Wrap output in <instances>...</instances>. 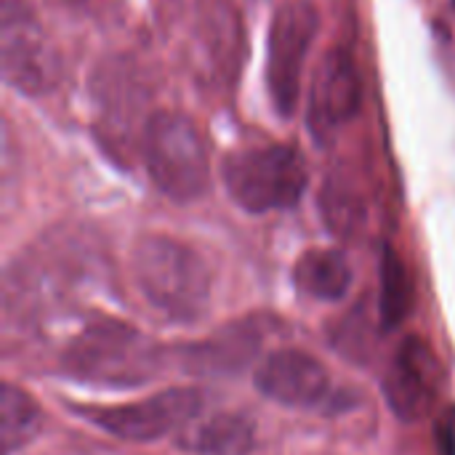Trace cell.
Masks as SVG:
<instances>
[{
    "label": "cell",
    "instance_id": "obj_1",
    "mask_svg": "<svg viewBox=\"0 0 455 455\" xmlns=\"http://www.w3.org/2000/svg\"><path fill=\"white\" fill-rule=\"evenodd\" d=\"M104 272L99 240L85 229H56L24 253L5 275V315L19 320H40L75 293L85 280Z\"/></svg>",
    "mask_w": 455,
    "mask_h": 455
},
{
    "label": "cell",
    "instance_id": "obj_2",
    "mask_svg": "<svg viewBox=\"0 0 455 455\" xmlns=\"http://www.w3.org/2000/svg\"><path fill=\"white\" fill-rule=\"evenodd\" d=\"M131 272L144 301L173 323H197L211 304V272L181 240L144 235L131 253Z\"/></svg>",
    "mask_w": 455,
    "mask_h": 455
},
{
    "label": "cell",
    "instance_id": "obj_3",
    "mask_svg": "<svg viewBox=\"0 0 455 455\" xmlns=\"http://www.w3.org/2000/svg\"><path fill=\"white\" fill-rule=\"evenodd\" d=\"M61 368L67 376L101 387H141L157 376L160 347L112 317L91 320L64 349Z\"/></svg>",
    "mask_w": 455,
    "mask_h": 455
},
{
    "label": "cell",
    "instance_id": "obj_4",
    "mask_svg": "<svg viewBox=\"0 0 455 455\" xmlns=\"http://www.w3.org/2000/svg\"><path fill=\"white\" fill-rule=\"evenodd\" d=\"M139 155L152 184L173 203H195L211 187V157L195 120L157 109L144 120Z\"/></svg>",
    "mask_w": 455,
    "mask_h": 455
},
{
    "label": "cell",
    "instance_id": "obj_5",
    "mask_svg": "<svg viewBox=\"0 0 455 455\" xmlns=\"http://www.w3.org/2000/svg\"><path fill=\"white\" fill-rule=\"evenodd\" d=\"M221 181L235 205L248 213H269L299 205L309 184V171L293 147L267 144L227 155Z\"/></svg>",
    "mask_w": 455,
    "mask_h": 455
},
{
    "label": "cell",
    "instance_id": "obj_6",
    "mask_svg": "<svg viewBox=\"0 0 455 455\" xmlns=\"http://www.w3.org/2000/svg\"><path fill=\"white\" fill-rule=\"evenodd\" d=\"M0 67L3 80L32 99L48 96L61 80V56L27 0H3Z\"/></svg>",
    "mask_w": 455,
    "mask_h": 455
},
{
    "label": "cell",
    "instance_id": "obj_7",
    "mask_svg": "<svg viewBox=\"0 0 455 455\" xmlns=\"http://www.w3.org/2000/svg\"><path fill=\"white\" fill-rule=\"evenodd\" d=\"M317 29H320V16L309 0H285L269 21L267 91L275 109L283 117H291L296 112L304 67L312 43L317 37Z\"/></svg>",
    "mask_w": 455,
    "mask_h": 455
},
{
    "label": "cell",
    "instance_id": "obj_8",
    "mask_svg": "<svg viewBox=\"0 0 455 455\" xmlns=\"http://www.w3.org/2000/svg\"><path fill=\"white\" fill-rule=\"evenodd\" d=\"M259 392L285 408L339 413L352 405L347 392H339L328 368L304 349H280L269 355L256 371Z\"/></svg>",
    "mask_w": 455,
    "mask_h": 455
},
{
    "label": "cell",
    "instance_id": "obj_9",
    "mask_svg": "<svg viewBox=\"0 0 455 455\" xmlns=\"http://www.w3.org/2000/svg\"><path fill=\"white\" fill-rule=\"evenodd\" d=\"M203 397L197 389H165L160 395L112 405V408H85L83 416L99 429L128 443H152L173 432H181L200 416Z\"/></svg>",
    "mask_w": 455,
    "mask_h": 455
},
{
    "label": "cell",
    "instance_id": "obj_10",
    "mask_svg": "<svg viewBox=\"0 0 455 455\" xmlns=\"http://www.w3.org/2000/svg\"><path fill=\"white\" fill-rule=\"evenodd\" d=\"M363 107V77L349 48H331L312 77L307 96V125L317 141L333 139Z\"/></svg>",
    "mask_w": 455,
    "mask_h": 455
},
{
    "label": "cell",
    "instance_id": "obj_11",
    "mask_svg": "<svg viewBox=\"0 0 455 455\" xmlns=\"http://www.w3.org/2000/svg\"><path fill=\"white\" fill-rule=\"evenodd\" d=\"M443 365L435 349L421 336H408L392 355L389 371L384 376V395L392 413L400 421L427 419L443 392Z\"/></svg>",
    "mask_w": 455,
    "mask_h": 455
},
{
    "label": "cell",
    "instance_id": "obj_12",
    "mask_svg": "<svg viewBox=\"0 0 455 455\" xmlns=\"http://www.w3.org/2000/svg\"><path fill=\"white\" fill-rule=\"evenodd\" d=\"M259 344H261V331L248 323H237V325H227L221 333L205 339L203 344L189 347L184 352V363L189 373L195 371V373L229 376V373H240L253 363Z\"/></svg>",
    "mask_w": 455,
    "mask_h": 455
},
{
    "label": "cell",
    "instance_id": "obj_13",
    "mask_svg": "<svg viewBox=\"0 0 455 455\" xmlns=\"http://www.w3.org/2000/svg\"><path fill=\"white\" fill-rule=\"evenodd\" d=\"M179 448L195 455H248L256 448V427L243 413L195 419L179 432Z\"/></svg>",
    "mask_w": 455,
    "mask_h": 455
},
{
    "label": "cell",
    "instance_id": "obj_14",
    "mask_svg": "<svg viewBox=\"0 0 455 455\" xmlns=\"http://www.w3.org/2000/svg\"><path fill=\"white\" fill-rule=\"evenodd\" d=\"M296 288L317 301H341L352 285V267L336 248H312L293 267Z\"/></svg>",
    "mask_w": 455,
    "mask_h": 455
},
{
    "label": "cell",
    "instance_id": "obj_15",
    "mask_svg": "<svg viewBox=\"0 0 455 455\" xmlns=\"http://www.w3.org/2000/svg\"><path fill=\"white\" fill-rule=\"evenodd\" d=\"M413 304H416V285L411 269L392 248H387L381 256V299H379L384 328L395 331L397 325H403L411 317Z\"/></svg>",
    "mask_w": 455,
    "mask_h": 455
},
{
    "label": "cell",
    "instance_id": "obj_16",
    "mask_svg": "<svg viewBox=\"0 0 455 455\" xmlns=\"http://www.w3.org/2000/svg\"><path fill=\"white\" fill-rule=\"evenodd\" d=\"M3 421H0V435H3V455H13L29 445L35 435L40 432L43 424V411L40 405L19 387L5 384L3 387Z\"/></svg>",
    "mask_w": 455,
    "mask_h": 455
},
{
    "label": "cell",
    "instance_id": "obj_17",
    "mask_svg": "<svg viewBox=\"0 0 455 455\" xmlns=\"http://www.w3.org/2000/svg\"><path fill=\"white\" fill-rule=\"evenodd\" d=\"M323 216L336 237L349 240L365 227V203L347 179L333 176L323 189Z\"/></svg>",
    "mask_w": 455,
    "mask_h": 455
},
{
    "label": "cell",
    "instance_id": "obj_18",
    "mask_svg": "<svg viewBox=\"0 0 455 455\" xmlns=\"http://www.w3.org/2000/svg\"><path fill=\"white\" fill-rule=\"evenodd\" d=\"M440 455H455V411L440 424Z\"/></svg>",
    "mask_w": 455,
    "mask_h": 455
}]
</instances>
